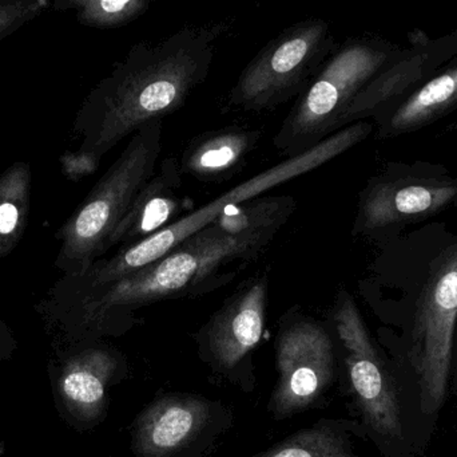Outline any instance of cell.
Wrapping results in <instances>:
<instances>
[{
    "label": "cell",
    "mask_w": 457,
    "mask_h": 457,
    "mask_svg": "<svg viewBox=\"0 0 457 457\" xmlns=\"http://www.w3.org/2000/svg\"><path fill=\"white\" fill-rule=\"evenodd\" d=\"M225 21L187 26L160 42H138L99 80L75 117L79 152L102 160L126 137L187 104L211 74Z\"/></svg>",
    "instance_id": "obj_1"
},
{
    "label": "cell",
    "mask_w": 457,
    "mask_h": 457,
    "mask_svg": "<svg viewBox=\"0 0 457 457\" xmlns=\"http://www.w3.org/2000/svg\"><path fill=\"white\" fill-rule=\"evenodd\" d=\"M279 230L228 233L212 223L169 254L112 284L83 292L86 310L101 317L166 298L200 292L234 278L237 271L268 250Z\"/></svg>",
    "instance_id": "obj_2"
},
{
    "label": "cell",
    "mask_w": 457,
    "mask_h": 457,
    "mask_svg": "<svg viewBox=\"0 0 457 457\" xmlns=\"http://www.w3.org/2000/svg\"><path fill=\"white\" fill-rule=\"evenodd\" d=\"M373 125L368 121H359L351 123L346 128L336 131L332 136L317 145L309 152L295 157L287 158L277 165L255 174L247 182H241L237 187L220 195L216 200L205 204L195 212H189L173 224L169 225L152 238L136 244L118 250L117 254L110 259H99L80 276H67V281L79 287L82 292L99 289L112 284L155 260L161 259L166 254L176 249L182 241L204 230L221 216L228 207L244 203L250 199L257 198L261 193L284 184L289 180L295 179L301 174L309 173L329 163L346 150L356 147L372 133Z\"/></svg>",
    "instance_id": "obj_3"
},
{
    "label": "cell",
    "mask_w": 457,
    "mask_h": 457,
    "mask_svg": "<svg viewBox=\"0 0 457 457\" xmlns=\"http://www.w3.org/2000/svg\"><path fill=\"white\" fill-rule=\"evenodd\" d=\"M162 129V121H153L134 133L120 157L56 231L61 247L55 266L66 276L83 275L109 251L112 233L157 171Z\"/></svg>",
    "instance_id": "obj_4"
},
{
    "label": "cell",
    "mask_w": 457,
    "mask_h": 457,
    "mask_svg": "<svg viewBox=\"0 0 457 457\" xmlns=\"http://www.w3.org/2000/svg\"><path fill=\"white\" fill-rule=\"evenodd\" d=\"M400 50L378 37L338 43L279 126L273 140L276 152L285 160L295 157L340 131L349 105Z\"/></svg>",
    "instance_id": "obj_5"
},
{
    "label": "cell",
    "mask_w": 457,
    "mask_h": 457,
    "mask_svg": "<svg viewBox=\"0 0 457 457\" xmlns=\"http://www.w3.org/2000/svg\"><path fill=\"white\" fill-rule=\"evenodd\" d=\"M337 45L324 19L287 27L242 70L225 107L261 113L297 99Z\"/></svg>",
    "instance_id": "obj_6"
},
{
    "label": "cell",
    "mask_w": 457,
    "mask_h": 457,
    "mask_svg": "<svg viewBox=\"0 0 457 457\" xmlns=\"http://www.w3.org/2000/svg\"><path fill=\"white\" fill-rule=\"evenodd\" d=\"M457 206V179L440 164L388 163L359 195L352 235L384 241Z\"/></svg>",
    "instance_id": "obj_7"
},
{
    "label": "cell",
    "mask_w": 457,
    "mask_h": 457,
    "mask_svg": "<svg viewBox=\"0 0 457 457\" xmlns=\"http://www.w3.org/2000/svg\"><path fill=\"white\" fill-rule=\"evenodd\" d=\"M457 321V235L429 262L411 335V365L420 386L421 410L445 404Z\"/></svg>",
    "instance_id": "obj_8"
},
{
    "label": "cell",
    "mask_w": 457,
    "mask_h": 457,
    "mask_svg": "<svg viewBox=\"0 0 457 457\" xmlns=\"http://www.w3.org/2000/svg\"><path fill=\"white\" fill-rule=\"evenodd\" d=\"M335 321L346 351L352 389L365 419L381 436L400 439L403 428L396 386L348 292H341L338 295Z\"/></svg>",
    "instance_id": "obj_9"
},
{
    "label": "cell",
    "mask_w": 457,
    "mask_h": 457,
    "mask_svg": "<svg viewBox=\"0 0 457 457\" xmlns=\"http://www.w3.org/2000/svg\"><path fill=\"white\" fill-rule=\"evenodd\" d=\"M408 38L410 47L400 50L349 105L341 117L340 131L351 123L380 117L457 56V29L436 39L413 30Z\"/></svg>",
    "instance_id": "obj_10"
},
{
    "label": "cell",
    "mask_w": 457,
    "mask_h": 457,
    "mask_svg": "<svg viewBox=\"0 0 457 457\" xmlns=\"http://www.w3.org/2000/svg\"><path fill=\"white\" fill-rule=\"evenodd\" d=\"M277 368L270 410L276 418H289L313 404L332 383L335 354L329 335L314 322L293 325L279 337Z\"/></svg>",
    "instance_id": "obj_11"
},
{
    "label": "cell",
    "mask_w": 457,
    "mask_h": 457,
    "mask_svg": "<svg viewBox=\"0 0 457 457\" xmlns=\"http://www.w3.org/2000/svg\"><path fill=\"white\" fill-rule=\"evenodd\" d=\"M184 174L179 160L166 157L152 179L134 199L128 214L110 238L107 250L112 247L136 246L184 217L192 201L182 196Z\"/></svg>",
    "instance_id": "obj_12"
},
{
    "label": "cell",
    "mask_w": 457,
    "mask_h": 457,
    "mask_svg": "<svg viewBox=\"0 0 457 457\" xmlns=\"http://www.w3.org/2000/svg\"><path fill=\"white\" fill-rule=\"evenodd\" d=\"M268 276L247 282L214 317L209 329V348L220 367H236L262 337Z\"/></svg>",
    "instance_id": "obj_13"
},
{
    "label": "cell",
    "mask_w": 457,
    "mask_h": 457,
    "mask_svg": "<svg viewBox=\"0 0 457 457\" xmlns=\"http://www.w3.org/2000/svg\"><path fill=\"white\" fill-rule=\"evenodd\" d=\"M208 402L171 396L150 405L137 421L134 445L139 456L168 457L195 439L208 423Z\"/></svg>",
    "instance_id": "obj_14"
},
{
    "label": "cell",
    "mask_w": 457,
    "mask_h": 457,
    "mask_svg": "<svg viewBox=\"0 0 457 457\" xmlns=\"http://www.w3.org/2000/svg\"><path fill=\"white\" fill-rule=\"evenodd\" d=\"M261 137L262 131L258 129L242 126L205 131L185 148L179 169L184 176L205 184H221L242 171Z\"/></svg>",
    "instance_id": "obj_15"
},
{
    "label": "cell",
    "mask_w": 457,
    "mask_h": 457,
    "mask_svg": "<svg viewBox=\"0 0 457 457\" xmlns=\"http://www.w3.org/2000/svg\"><path fill=\"white\" fill-rule=\"evenodd\" d=\"M457 109V56L399 104L376 118L380 140L421 131Z\"/></svg>",
    "instance_id": "obj_16"
},
{
    "label": "cell",
    "mask_w": 457,
    "mask_h": 457,
    "mask_svg": "<svg viewBox=\"0 0 457 457\" xmlns=\"http://www.w3.org/2000/svg\"><path fill=\"white\" fill-rule=\"evenodd\" d=\"M31 165L15 161L0 174V259L21 243L31 211Z\"/></svg>",
    "instance_id": "obj_17"
},
{
    "label": "cell",
    "mask_w": 457,
    "mask_h": 457,
    "mask_svg": "<svg viewBox=\"0 0 457 457\" xmlns=\"http://www.w3.org/2000/svg\"><path fill=\"white\" fill-rule=\"evenodd\" d=\"M149 0H55L54 11H74L78 23L91 29L128 26L147 13Z\"/></svg>",
    "instance_id": "obj_18"
},
{
    "label": "cell",
    "mask_w": 457,
    "mask_h": 457,
    "mask_svg": "<svg viewBox=\"0 0 457 457\" xmlns=\"http://www.w3.org/2000/svg\"><path fill=\"white\" fill-rule=\"evenodd\" d=\"M112 369V360L102 353H94L86 361L66 373L62 389L66 399L86 412L101 407L106 392L107 378Z\"/></svg>",
    "instance_id": "obj_19"
},
{
    "label": "cell",
    "mask_w": 457,
    "mask_h": 457,
    "mask_svg": "<svg viewBox=\"0 0 457 457\" xmlns=\"http://www.w3.org/2000/svg\"><path fill=\"white\" fill-rule=\"evenodd\" d=\"M257 457H356L345 440L332 429H305L290 436L273 450Z\"/></svg>",
    "instance_id": "obj_20"
},
{
    "label": "cell",
    "mask_w": 457,
    "mask_h": 457,
    "mask_svg": "<svg viewBox=\"0 0 457 457\" xmlns=\"http://www.w3.org/2000/svg\"><path fill=\"white\" fill-rule=\"evenodd\" d=\"M50 5L48 0H0V40L42 15Z\"/></svg>",
    "instance_id": "obj_21"
},
{
    "label": "cell",
    "mask_w": 457,
    "mask_h": 457,
    "mask_svg": "<svg viewBox=\"0 0 457 457\" xmlns=\"http://www.w3.org/2000/svg\"><path fill=\"white\" fill-rule=\"evenodd\" d=\"M101 161L99 158L86 155V153L79 152V150H75V152L67 150L59 157L62 173L70 182H74L96 173L98 171L99 165H101Z\"/></svg>",
    "instance_id": "obj_22"
},
{
    "label": "cell",
    "mask_w": 457,
    "mask_h": 457,
    "mask_svg": "<svg viewBox=\"0 0 457 457\" xmlns=\"http://www.w3.org/2000/svg\"><path fill=\"white\" fill-rule=\"evenodd\" d=\"M453 131H455V133H457V121L455 123H453Z\"/></svg>",
    "instance_id": "obj_23"
}]
</instances>
